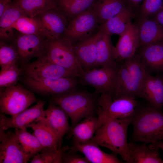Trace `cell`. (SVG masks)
<instances>
[{
  "instance_id": "cell-1",
  "label": "cell",
  "mask_w": 163,
  "mask_h": 163,
  "mask_svg": "<svg viewBox=\"0 0 163 163\" xmlns=\"http://www.w3.org/2000/svg\"><path fill=\"white\" fill-rule=\"evenodd\" d=\"M117 67L113 99L122 97L140 98L146 72L141 59L136 53L133 57L117 62Z\"/></svg>"
},
{
  "instance_id": "cell-2",
  "label": "cell",
  "mask_w": 163,
  "mask_h": 163,
  "mask_svg": "<svg viewBox=\"0 0 163 163\" xmlns=\"http://www.w3.org/2000/svg\"><path fill=\"white\" fill-rule=\"evenodd\" d=\"M133 115L124 119L113 118L107 121L96 130L91 141L120 155L128 163L127 132L132 123Z\"/></svg>"
},
{
  "instance_id": "cell-3",
  "label": "cell",
  "mask_w": 163,
  "mask_h": 163,
  "mask_svg": "<svg viewBox=\"0 0 163 163\" xmlns=\"http://www.w3.org/2000/svg\"><path fill=\"white\" fill-rule=\"evenodd\" d=\"M97 94L76 89L52 96L50 102L59 106L67 114L72 128L82 119L97 115L99 98H97Z\"/></svg>"
},
{
  "instance_id": "cell-4",
  "label": "cell",
  "mask_w": 163,
  "mask_h": 163,
  "mask_svg": "<svg viewBox=\"0 0 163 163\" xmlns=\"http://www.w3.org/2000/svg\"><path fill=\"white\" fill-rule=\"evenodd\" d=\"M133 141L145 144L163 140V113L150 105L138 111L132 116Z\"/></svg>"
},
{
  "instance_id": "cell-5",
  "label": "cell",
  "mask_w": 163,
  "mask_h": 163,
  "mask_svg": "<svg viewBox=\"0 0 163 163\" xmlns=\"http://www.w3.org/2000/svg\"><path fill=\"white\" fill-rule=\"evenodd\" d=\"M45 47V55L50 60L70 71L79 78L82 76L84 70L69 41L62 37L46 39Z\"/></svg>"
},
{
  "instance_id": "cell-6",
  "label": "cell",
  "mask_w": 163,
  "mask_h": 163,
  "mask_svg": "<svg viewBox=\"0 0 163 163\" xmlns=\"http://www.w3.org/2000/svg\"><path fill=\"white\" fill-rule=\"evenodd\" d=\"M136 99L124 97L113 100L106 95L101 94L98 99L97 113L98 118L97 130L109 120L124 119L132 116L137 105Z\"/></svg>"
},
{
  "instance_id": "cell-7",
  "label": "cell",
  "mask_w": 163,
  "mask_h": 163,
  "mask_svg": "<svg viewBox=\"0 0 163 163\" xmlns=\"http://www.w3.org/2000/svg\"><path fill=\"white\" fill-rule=\"evenodd\" d=\"M4 88L0 91V113L14 117L38 101L34 93L20 85H15Z\"/></svg>"
},
{
  "instance_id": "cell-8",
  "label": "cell",
  "mask_w": 163,
  "mask_h": 163,
  "mask_svg": "<svg viewBox=\"0 0 163 163\" xmlns=\"http://www.w3.org/2000/svg\"><path fill=\"white\" fill-rule=\"evenodd\" d=\"M117 67V62L113 65L85 71L79 78L80 82L94 88L96 93L104 94L113 99Z\"/></svg>"
},
{
  "instance_id": "cell-9",
  "label": "cell",
  "mask_w": 163,
  "mask_h": 163,
  "mask_svg": "<svg viewBox=\"0 0 163 163\" xmlns=\"http://www.w3.org/2000/svg\"><path fill=\"white\" fill-rule=\"evenodd\" d=\"M100 27L92 7L69 21L62 37L73 45L97 32Z\"/></svg>"
},
{
  "instance_id": "cell-10",
  "label": "cell",
  "mask_w": 163,
  "mask_h": 163,
  "mask_svg": "<svg viewBox=\"0 0 163 163\" xmlns=\"http://www.w3.org/2000/svg\"><path fill=\"white\" fill-rule=\"evenodd\" d=\"M24 79L25 83L33 91L40 94L51 96L74 90L76 89L80 82L79 78L76 77L37 79L25 76Z\"/></svg>"
},
{
  "instance_id": "cell-11",
  "label": "cell",
  "mask_w": 163,
  "mask_h": 163,
  "mask_svg": "<svg viewBox=\"0 0 163 163\" xmlns=\"http://www.w3.org/2000/svg\"><path fill=\"white\" fill-rule=\"evenodd\" d=\"M23 65L22 69L25 76L35 79L77 77L70 71L51 61L46 55Z\"/></svg>"
},
{
  "instance_id": "cell-12",
  "label": "cell",
  "mask_w": 163,
  "mask_h": 163,
  "mask_svg": "<svg viewBox=\"0 0 163 163\" xmlns=\"http://www.w3.org/2000/svg\"><path fill=\"white\" fill-rule=\"evenodd\" d=\"M46 38L38 34H21L15 40L14 45L23 64L34 57L39 58L45 55V42Z\"/></svg>"
},
{
  "instance_id": "cell-13",
  "label": "cell",
  "mask_w": 163,
  "mask_h": 163,
  "mask_svg": "<svg viewBox=\"0 0 163 163\" xmlns=\"http://www.w3.org/2000/svg\"><path fill=\"white\" fill-rule=\"evenodd\" d=\"M0 163H26L30 159L16 138L14 132L0 129Z\"/></svg>"
},
{
  "instance_id": "cell-14",
  "label": "cell",
  "mask_w": 163,
  "mask_h": 163,
  "mask_svg": "<svg viewBox=\"0 0 163 163\" xmlns=\"http://www.w3.org/2000/svg\"><path fill=\"white\" fill-rule=\"evenodd\" d=\"M45 103V101H38L34 105L11 118L0 113V129L6 131L11 128L29 127L30 125L43 116Z\"/></svg>"
},
{
  "instance_id": "cell-15",
  "label": "cell",
  "mask_w": 163,
  "mask_h": 163,
  "mask_svg": "<svg viewBox=\"0 0 163 163\" xmlns=\"http://www.w3.org/2000/svg\"><path fill=\"white\" fill-rule=\"evenodd\" d=\"M38 16L41 23L43 36L48 39L62 37L68 23L58 8L49 9Z\"/></svg>"
},
{
  "instance_id": "cell-16",
  "label": "cell",
  "mask_w": 163,
  "mask_h": 163,
  "mask_svg": "<svg viewBox=\"0 0 163 163\" xmlns=\"http://www.w3.org/2000/svg\"><path fill=\"white\" fill-rule=\"evenodd\" d=\"M114 52L116 60L120 62L129 59L136 54L139 45L138 30L132 22L125 32L120 35Z\"/></svg>"
},
{
  "instance_id": "cell-17",
  "label": "cell",
  "mask_w": 163,
  "mask_h": 163,
  "mask_svg": "<svg viewBox=\"0 0 163 163\" xmlns=\"http://www.w3.org/2000/svg\"><path fill=\"white\" fill-rule=\"evenodd\" d=\"M69 118L62 109L50 102L48 108L44 110L43 116L39 120L44 123L62 140L63 136L69 133L72 128L69 123Z\"/></svg>"
},
{
  "instance_id": "cell-18",
  "label": "cell",
  "mask_w": 163,
  "mask_h": 163,
  "mask_svg": "<svg viewBox=\"0 0 163 163\" xmlns=\"http://www.w3.org/2000/svg\"><path fill=\"white\" fill-rule=\"evenodd\" d=\"M140 98L146 100L152 107L161 110L163 106V75H152L146 71Z\"/></svg>"
},
{
  "instance_id": "cell-19",
  "label": "cell",
  "mask_w": 163,
  "mask_h": 163,
  "mask_svg": "<svg viewBox=\"0 0 163 163\" xmlns=\"http://www.w3.org/2000/svg\"><path fill=\"white\" fill-rule=\"evenodd\" d=\"M100 32V28L90 37L73 45L74 52L84 71L94 68L96 42Z\"/></svg>"
},
{
  "instance_id": "cell-20",
  "label": "cell",
  "mask_w": 163,
  "mask_h": 163,
  "mask_svg": "<svg viewBox=\"0 0 163 163\" xmlns=\"http://www.w3.org/2000/svg\"><path fill=\"white\" fill-rule=\"evenodd\" d=\"M139 39V48L163 42V27L151 18L137 19Z\"/></svg>"
},
{
  "instance_id": "cell-21",
  "label": "cell",
  "mask_w": 163,
  "mask_h": 163,
  "mask_svg": "<svg viewBox=\"0 0 163 163\" xmlns=\"http://www.w3.org/2000/svg\"><path fill=\"white\" fill-rule=\"evenodd\" d=\"M98 145L91 141L81 143L73 142L71 150L79 152L83 154L90 163H120L122 161L117 157V154H108L102 151Z\"/></svg>"
},
{
  "instance_id": "cell-22",
  "label": "cell",
  "mask_w": 163,
  "mask_h": 163,
  "mask_svg": "<svg viewBox=\"0 0 163 163\" xmlns=\"http://www.w3.org/2000/svg\"><path fill=\"white\" fill-rule=\"evenodd\" d=\"M136 53L142 62L146 71H163V42L139 48Z\"/></svg>"
},
{
  "instance_id": "cell-23",
  "label": "cell",
  "mask_w": 163,
  "mask_h": 163,
  "mask_svg": "<svg viewBox=\"0 0 163 163\" xmlns=\"http://www.w3.org/2000/svg\"><path fill=\"white\" fill-rule=\"evenodd\" d=\"M111 36L101 26L96 42L94 68L113 65L117 63L114 55V46L112 44Z\"/></svg>"
},
{
  "instance_id": "cell-24",
  "label": "cell",
  "mask_w": 163,
  "mask_h": 163,
  "mask_svg": "<svg viewBox=\"0 0 163 163\" xmlns=\"http://www.w3.org/2000/svg\"><path fill=\"white\" fill-rule=\"evenodd\" d=\"M129 160L128 163H163L159 149L147 146L145 143L138 144L128 142Z\"/></svg>"
},
{
  "instance_id": "cell-25",
  "label": "cell",
  "mask_w": 163,
  "mask_h": 163,
  "mask_svg": "<svg viewBox=\"0 0 163 163\" xmlns=\"http://www.w3.org/2000/svg\"><path fill=\"white\" fill-rule=\"evenodd\" d=\"M24 15H26L18 3L16 1L12 2L0 16L1 40H9L13 39V25L21 17Z\"/></svg>"
},
{
  "instance_id": "cell-26",
  "label": "cell",
  "mask_w": 163,
  "mask_h": 163,
  "mask_svg": "<svg viewBox=\"0 0 163 163\" xmlns=\"http://www.w3.org/2000/svg\"><path fill=\"white\" fill-rule=\"evenodd\" d=\"M136 17L135 11L128 5L101 26L111 35L117 34L120 36L125 32L132 22V19L136 18Z\"/></svg>"
},
{
  "instance_id": "cell-27",
  "label": "cell",
  "mask_w": 163,
  "mask_h": 163,
  "mask_svg": "<svg viewBox=\"0 0 163 163\" xmlns=\"http://www.w3.org/2000/svg\"><path fill=\"white\" fill-rule=\"evenodd\" d=\"M127 6L124 0H97L92 8L101 26Z\"/></svg>"
},
{
  "instance_id": "cell-28",
  "label": "cell",
  "mask_w": 163,
  "mask_h": 163,
  "mask_svg": "<svg viewBox=\"0 0 163 163\" xmlns=\"http://www.w3.org/2000/svg\"><path fill=\"white\" fill-rule=\"evenodd\" d=\"M97 117L92 115L72 128L69 133L73 137V141L81 143L91 141L97 130Z\"/></svg>"
},
{
  "instance_id": "cell-29",
  "label": "cell",
  "mask_w": 163,
  "mask_h": 163,
  "mask_svg": "<svg viewBox=\"0 0 163 163\" xmlns=\"http://www.w3.org/2000/svg\"><path fill=\"white\" fill-rule=\"evenodd\" d=\"M41 145L44 148L61 149L62 140L44 123L39 120L29 125Z\"/></svg>"
},
{
  "instance_id": "cell-30",
  "label": "cell",
  "mask_w": 163,
  "mask_h": 163,
  "mask_svg": "<svg viewBox=\"0 0 163 163\" xmlns=\"http://www.w3.org/2000/svg\"><path fill=\"white\" fill-rule=\"evenodd\" d=\"M97 0H56L57 8L68 23L92 8Z\"/></svg>"
},
{
  "instance_id": "cell-31",
  "label": "cell",
  "mask_w": 163,
  "mask_h": 163,
  "mask_svg": "<svg viewBox=\"0 0 163 163\" xmlns=\"http://www.w3.org/2000/svg\"><path fill=\"white\" fill-rule=\"evenodd\" d=\"M25 15L31 18L38 16L49 9L57 8L56 0H15Z\"/></svg>"
},
{
  "instance_id": "cell-32",
  "label": "cell",
  "mask_w": 163,
  "mask_h": 163,
  "mask_svg": "<svg viewBox=\"0 0 163 163\" xmlns=\"http://www.w3.org/2000/svg\"><path fill=\"white\" fill-rule=\"evenodd\" d=\"M26 128L15 129L14 132L24 151L31 158L44 148L34 135L27 132Z\"/></svg>"
},
{
  "instance_id": "cell-33",
  "label": "cell",
  "mask_w": 163,
  "mask_h": 163,
  "mask_svg": "<svg viewBox=\"0 0 163 163\" xmlns=\"http://www.w3.org/2000/svg\"><path fill=\"white\" fill-rule=\"evenodd\" d=\"M13 27L22 34L42 35L41 23L38 16L31 18L23 15L16 21Z\"/></svg>"
},
{
  "instance_id": "cell-34",
  "label": "cell",
  "mask_w": 163,
  "mask_h": 163,
  "mask_svg": "<svg viewBox=\"0 0 163 163\" xmlns=\"http://www.w3.org/2000/svg\"><path fill=\"white\" fill-rule=\"evenodd\" d=\"M70 147L65 146L59 150L50 148H44L35 155L30 161L31 163H61L62 155L65 151Z\"/></svg>"
},
{
  "instance_id": "cell-35",
  "label": "cell",
  "mask_w": 163,
  "mask_h": 163,
  "mask_svg": "<svg viewBox=\"0 0 163 163\" xmlns=\"http://www.w3.org/2000/svg\"><path fill=\"white\" fill-rule=\"evenodd\" d=\"M19 57L17 49L13 45L8 44L2 40L0 43V66L2 69L17 64Z\"/></svg>"
},
{
  "instance_id": "cell-36",
  "label": "cell",
  "mask_w": 163,
  "mask_h": 163,
  "mask_svg": "<svg viewBox=\"0 0 163 163\" xmlns=\"http://www.w3.org/2000/svg\"><path fill=\"white\" fill-rule=\"evenodd\" d=\"M163 7V0H143L137 12L136 18H151Z\"/></svg>"
},
{
  "instance_id": "cell-37",
  "label": "cell",
  "mask_w": 163,
  "mask_h": 163,
  "mask_svg": "<svg viewBox=\"0 0 163 163\" xmlns=\"http://www.w3.org/2000/svg\"><path fill=\"white\" fill-rule=\"evenodd\" d=\"M22 69L17 64L1 69L0 72V87L5 88L16 85Z\"/></svg>"
},
{
  "instance_id": "cell-38",
  "label": "cell",
  "mask_w": 163,
  "mask_h": 163,
  "mask_svg": "<svg viewBox=\"0 0 163 163\" xmlns=\"http://www.w3.org/2000/svg\"><path fill=\"white\" fill-rule=\"evenodd\" d=\"M68 150L64 151L62 154V163H90L85 157L79 155L76 153L77 152L70 150L69 152H67Z\"/></svg>"
},
{
  "instance_id": "cell-39",
  "label": "cell",
  "mask_w": 163,
  "mask_h": 163,
  "mask_svg": "<svg viewBox=\"0 0 163 163\" xmlns=\"http://www.w3.org/2000/svg\"><path fill=\"white\" fill-rule=\"evenodd\" d=\"M143 0H124L126 4L132 7L136 11V15L137 12L140 6V3Z\"/></svg>"
},
{
  "instance_id": "cell-40",
  "label": "cell",
  "mask_w": 163,
  "mask_h": 163,
  "mask_svg": "<svg viewBox=\"0 0 163 163\" xmlns=\"http://www.w3.org/2000/svg\"><path fill=\"white\" fill-rule=\"evenodd\" d=\"M12 3L11 0H0V16Z\"/></svg>"
},
{
  "instance_id": "cell-41",
  "label": "cell",
  "mask_w": 163,
  "mask_h": 163,
  "mask_svg": "<svg viewBox=\"0 0 163 163\" xmlns=\"http://www.w3.org/2000/svg\"><path fill=\"white\" fill-rule=\"evenodd\" d=\"M151 18L155 20L163 27V7Z\"/></svg>"
}]
</instances>
